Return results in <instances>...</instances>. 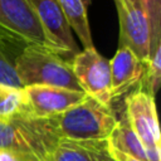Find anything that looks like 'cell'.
Here are the masks:
<instances>
[{"instance_id":"obj_19","label":"cell","mask_w":161,"mask_h":161,"mask_svg":"<svg viewBox=\"0 0 161 161\" xmlns=\"http://www.w3.org/2000/svg\"><path fill=\"white\" fill-rule=\"evenodd\" d=\"M0 161H19V160H16L11 153L0 150Z\"/></svg>"},{"instance_id":"obj_1","label":"cell","mask_w":161,"mask_h":161,"mask_svg":"<svg viewBox=\"0 0 161 161\" xmlns=\"http://www.w3.org/2000/svg\"><path fill=\"white\" fill-rule=\"evenodd\" d=\"M60 136L52 121L19 112L0 121V150L19 161H52Z\"/></svg>"},{"instance_id":"obj_18","label":"cell","mask_w":161,"mask_h":161,"mask_svg":"<svg viewBox=\"0 0 161 161\" xmlns=\"http://www.w3.org/2000/svg\"><path fill=\"white\" fill-rule=\"evenodd\" d=\"M111 148H112V147H111ZM112 152H113V156H114L116 161H141V160H138V158H135V157H132V156H130V155H126V153H123V152H121V151H117V150H114V148H112Z\"/></svg>"},{"instance_id":"obj_14","label":"cell","mask_w":161,"mask_h":161,"mask_svg":"<svg viewBox=\"0 0 161 161\" xmlns=\"http://www.w3.org/2000/svg\"><path fill=\"white\" fill-rule=\"evenodd\" d=\"M108 141L112 148L130 155L135 158H138L141 161H147L145 148L135 135V132L132 131V128L130 127L126 116L122 121H118L116 128L108 137Z\"/></svg>"},{"instance_id":"obj_8","label":"cell","mask_w":161,"mask_h":161,"mask_svg":"<svg viewBox=\"0 0 161 161\" xmlns=\"http://www.w3.org/2000/svg\"><path fill=\"white\" fill-rule=\"evenodd\" d=\"M48 47L64 58H73L79 48L58 0H30Z\"/></svg>"},{"instance_id":"obj_12","label":"cell","mask_w":161,"mask_h":161,"mask_svg":"<svg viewBox=\"0 0 161 161\" xmlns=\"http://www.w3.org/2000/svg\"><path fill=\"white\" fill-rule=\"evenodd\" d=\"M25 47L26 44L9 36L0 30V83L24 88L16 77L14 64L15 59Z\"/></svg>"},{"instance_id":"obj_6","label":"cell","mask_w":161,"mask_h":161,"mask_svg":"<svg viewBox=\"0 0 161 161\" xmlns=\"http://www.w3.org/2000/svg\"><path fill=\"white\" fill-rule=\"evenodd\" d=\"M119 23V47H126L143 63L150 58V26L141 0H113Z\"/></svg>"},{"instance_id":"obj_13","label":"cell","mask_w":161,"mask_h":161,"mask_svg":"<svg viewBox=\"0 0 161 161\" xmlns=\"http://www.w3.org/2000/svg\"><path fill=\"white\" fill-rule=\"evenodd\" d=\"M64 13V16L72 30L78 35L84 49L94 48L91 28L87 18V8L82 0H58Z\"/></svg>"},{"instance_id":"obj_7","label":"cell","mask_w":161,"mask_h":161,"mask_svg":"<svg viewBox=\"0 0 161 161\" xmlns=\"http://www.w3.org/2000/svg\"><path fill=\"white\" fill-rule=\"evenodd\" d=\"M0 30L26 45L48 47L30 0H0Z\"/></svg>"},{"instance_id":"obj_9","label":"cell","mask_w":161,"mask_h":161,"mask_svg":"<svg viewBox=\"0 0 161 161\" xmlns=\"http://www.w3.org/2000/svg\"><path fill=\"white\" fill-rule=\"evenodd\" d=\"M25 111L39 118H48L59 114L70 107L80 103L86 97V92L74 91L63 87L33 84L24 87Z\"/></svg>"},{"instance_id":"obj_16","label":"cell","mask_w":161,"mask_h":161,"mask_svg":"<svg viewBox=\"0 0 161 161\" xmlns=\"http://www.w3.org/2000/svg\"><path fill=\"white\" fill-rule=\"evenodd\" d=\"M150 26V55L161 45V0H141Z\"/></svg>"},{"instance_id":"obj_3","label":"cell","mask_w":161,"mask_h":161,"mask_svg":"<svg viewBox=\"0 0 161 161\" xmlns=\"http://www.w3.org/2000/svg\"><path fill=\"white\" fill-rule=\"evenodd\" d=\"M50 118L59 136L72 140L108 138L119 121L111 106H104L91 96Z\"/></svg>"},{"instance_id":"obj_11","label":"cell","mask_w":161,"mask_h":161,"mask_svg":"<svg viewBox=\"0 0 161 161\" xmlns=\"http://www.w3.org/2000/svg\"><path fill=\"white\" fill-rule=\"evenodd\" d=\"M109 70L111 93L113 98L123 94L140 82L145 73V63L128 48L119 47L109 62Z\"/></svg>"},{"instance_id":"obj_5","label":"cell","mask_w":161,"mask_h":161,"mask_svg":"<svg viewBox=\"0 0 161 161\" xmlns=\"http://www.w3.org/2000/svg\"><path fill=\"white\" fill-rule=\"evenodd\" d=\"M73 74L87 96L93 97L104 106H111V70L109 60L101 55L96 48L79 50L72 58Z\"/></svg>"},{"instance_id":"obj_15","label":"cell","mask_w":161,"mask_h":161,"mask_svg":"<svg viewBox=\"0 0 161 161\" xmlns=\"http://www.w3.org/2000/svg\"><path fill=\"white\" fill-rule=\"evenodd\" d=\"M25 111L24 88L0 83V121Z\"/></svg>"},{"instance_id":"obj_17","label":"cell","mask_w":161,"mask_h":161,"mask_svg":"<svg viewBox=\"0 0 161 161\" xmlns=\"http://www.w3.org/2000/svg\"><path fill=\"white\" fill-rule=\"evenodd\" d=\"M147 93L155 97L161 79V45H158L150 55L147 63H145V73H143Z\"/></svg>"},{"instance_id":"obj_10","label":"cell","mask_w":161,"mask_h":161,"mask_svg":"<svg viewBox=\"0 0 161 161\" xmlns=\"http://www.w3.org/2000/svg\"><path fill=\"white\" fill-rule=\"evenodd\" d=\"M52 161H116L108 138L58 141Z\"/></svg>"},{"instance_id":"obj_20","label":"cell","mask_w":161,"mask_h":161,"mask_svg":"<svg viewBox=\"0 0 161 161\" xmlns=\"http://www.w3.org/2000/svg\"><path fill=\"white\" fill-rule=\"evenodd\" d=\"M82 3L84 4V6L87 8L88 5H91V3H92V0H82Z\"/></svg>"},{"instance_id":"obj_4","label":"cell","mask_w":161,"mask_h":161,"mask_svg":"<svg viewBox=\"0 0 161 161\" xmlns=\"http://www.w3.org/2000/svg\"><path fill=\"white\" fill-rule=\"evenodd\" d=\"M126 118L142 143L147 161H161L160 127L155 97L146 91H137L126 99Z\"/></svg>"},{"instance_id":"obj_2","label":"cell","mask_w":161,"mask_h":161,"mask_svg":"<svg viewBox=\"0 0 161 161\" xmlns=\"http://www.w3.org/2000/svg\"><path fill=\"white\" fill-rule=\"evenodd\" d=\"M14 69L23 87L47 84L82 91L67 58L43 45L29 44L15 59Z\"/></svg>"}]
</instances>
